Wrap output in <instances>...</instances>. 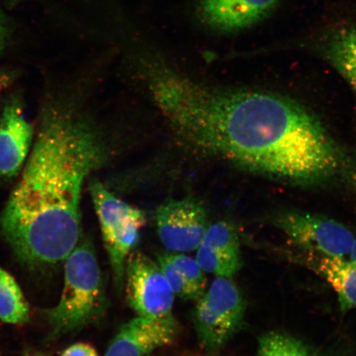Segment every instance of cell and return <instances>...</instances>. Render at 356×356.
<instances>
[{
  "label": "cell",
  "instance_id": "obj_1",
  "mask_svg": "<svg viewBox=\"0 0 356 356\" xmlns=\"http://www.w3.org/2000/svg\"><path fill=\"white\" fill-rule=\"evenodd\" d=\"M146 81L178 139L191 149L291 184L317 185L343 172V154L304 106L277 93L209 86L165 65Z\"/></svg>",
  "mask_w": 356,
  "mask_h": 356
},
{
  "label": "cell",
  "instance_id": "obj_17",
  "mask_svg": "<svg viewBox=\"0 0 356 356\" xmlns=\"http://www.w3.org/2000/svg\"><path fill=\"white\" fill-rule=\"evenodd\" d=\"M165 252L172 265L188 284L195 300H197L207 289L206 273L200 267L197 259L186 255L185 253Z\"/></svg>",
  "mask_w": 356,
  "mask_h": 356
},
{
  "label": "cell",
  "instance_id": "obj_11",
  "mask_svg": "<svg viewBox=\"0 0 356 356\" xmlns=\"http://www.w3.org/2000/svg\"><path fill=\"white\" fill-rule=\"evenodd\" d=\"M33 135L19 102H8L0 119V177H12L19 172L29 158Z\"/></svg>",
  "mask_w": 356,
  "mask_h": 356
},
{
  "label": "cell",
  "instance_id": "obj_22",
  "mask_svg": "<svg viewBox=\"0 0 356 356\" xmlns=\"http://www.w3.org/2000/svg\"><path fill=\"white\" fill-rule=\"evenodd\" d=\"M8 79L4 75L0 74V93L2 92L3 86H6Z\"/></svg>",
  "mask_w": 356,
  "mask_h": 356
},
{
  "label": "cell",
  "instance_id": "obj_4",
  "mask_svg": "<svg viewBox=\"0 0 356 356\" xmlns=\"http://www.w3.org/2000/svg\"><path fill=\"white\" fill-rule=\"evenodd\" d=\"M193 323L200 346L216 354L241 328L246 302L231 277H217L197 300Z\"/></svg>",
  "mask_w": 356,
  "mask_h": 356
},
{
  "label": "cell",
  "instance_id": "obj_14",
  "mask_svg": "<svg viewBox=\"0 0 356 356\" xmlns=\"http://www.w3.org/2000/svg\"><path fill=\"white\" fill-rule=\"evenodd\" d=\"M29 308L19 284L10 274L0 268V320L19 324L28 321Z\"/></svg>",
  "mask_w": 356,
  "mask_h": 356
},
{
  "label": "cell",
  "instance_id": "obj_7",
  "mask_svg": "<svg viewBox=\"0 0 356 356\" xmlns=\"http://www.w3.org/2000/svg\"><path fill=\"white\" fill-rule=\"evenodd\" d=\"M124 288L128 305L140 317L165 318L172 316L175 295L157 261L142 253L128 257Z\"/></svg>",
  "mask_w": 356,
  "mask_h": 356
},
{
  "label": "cell",
  "instance_id": "obj_10",
  "mask_svg": "<svg viewBox=\"0 0 356 356\" xmlns=\"http://www.w3.org/2000/svg\"><path fill=\"white\" fill-rule=\"evenodd\" d=\"M197 259L204 273L232 277L243 265L237 229L228 221L210 225L197 249Z\"/></svg>",
  "mask_w": 356,
  "mask_h": 356
},
{
  "label": "cell",
  "instance_id": "obj_19",
  "mask_svg": "<svg viewBox=\"0 0 356 356\" xmlns=\"http://www.w3.org/2000/svg\"><path fill=\"white\" fill-rule=\"evenodd\" d=\"M11 22L6 13L0 7V55L6 50L12 38L13 28Z\"/></svg>",
  "mask_w": 356,
  "mask_h": 356
},
{
  "label": "cell",
  "instance_id": "obj_8",
  "mask_svg": "<svg viewBox=\"0 0 356 356\" xmlns=\"http://www.w3.org/2000/svg\"><path fill=\"white\" fill-rule=\"evenodd\" d=\"M154 220L160 242L171 252L197 250L210 226L206 209L191 197L160 204Z\"/></svg>",
  "mask_w": 356,
  "mask_h": 356
},
{
  "label": "cell",
  "instance_id": "obj_13",
  "mask_svg": "<svg viewBox=\"0 0 356 356\" xmlns=\"http://www.w3.org/2000/svg\"><path fill=\"white\" fill-rule=\"evenodd\" d=\"M309 254L316 257L310 264L337 292L341 310L356 309V266L341 257Z\"/></svg>",
  "mask_w": 356,
  "mask_h": 356
},
{
  "label": "cell",
  "instance_id": "obj_5",
  "mask_svg": "<svg viewBox=\"0 0 356 356\" xmlns=\"http://www.w3.org/2000/svg\"><path fill=\"white\" fill-rule=\"evenodd\" d=\"M89 189L114 282L120 284L124 282L127 258L139 243L140 230L145 225V213L115 197L100 181H92Z\"/></svg>",
  "mask_w": 356,
  "mask_h": 356
},
{
  "label": "cell",
  "instance_id": "obj_3",
  "mask_svg": "<svg viewBox=\"0 0 356 356\" xmlns=\"http://www.w3.org/2000/svg\"><path fill=\"white\" fill-rule=\"evenodd\" d=\"M108 300L95 246L83 238L65 265L64 288L58 305L48 311L51 337L79 330L104 314Z\"/></svg>",
  "mask_w": 356,
  "mask_h": 356
},
{
  "label": "cell",
  "instance_id": "obj_21",
  "mask_svg": "<svg viewBox=\"0 0 356 356\" xmlns=\"http://www.w3.org/2000/svg\"><path fill=\"white\" fill-rule=\"evenodd\" d=\"M350 254V261L353 262V264L356 266V238H355V241L353 245V248H351Z\"/></svg>",
  "mask_w": 356,
  "mask_h": 356
},
{
  "label": "cell",
  "instance_id": "obj_18",
  "mask_svg": "<svg viewBox=\"0 0 356 356\" xmlns=\"http://www.w3.org/2000/svg\"><path fill=\"white\" fill-rule=\"evenodd\" d=\"M156 261L161 268L176 297L184 300H195L188 284L169 260L166 252L157 253Z\"/></svg>",
  "mask_w": 356,
  "mask_h": 356
},
{
  "label": "cell",
  "instance_id": "obj_2",
  "mask_svg": "<svg viewBox=\"0 0 356 356\" xmlns=\"http://www.w3.org/2000/svg\"><path fill=\"white\" fill-rule=\"evenodd\" d=\"M96 133L72 111H44L19 182L0 216V233L21 260L54 265L82 238V188L100 165Z\"/></svg>",
  "mask_w": 356,
  "mask_h": 356
},
{
  "label": "cell",
  "instance_id": "obj_23",
  "mask_svg": "<svg viewBox=\"0 0 356 356\" xmlns=\"http://www.w3.org/2000/svg\"><path fill=\"white\" fill-rule=\"evenodd\" d=\"M34 356H43V355H34Z\"/></svg>",
  "mask_w": 356,
  "mask_h": 356
},
{
  "label": "cell",
  "instance_id": "obj_15",
  "mask_svg": "<svg viewBox=\"0 0 356 356\" xmlns=\"http://www.w3.org/2000/svg\"><path fill=\"white\" fill-rule=\"evenodd\" d=\"M328 56L356 92V29L342 31L332 40Z\"/></svg>",
  "mask_w": 356,
  "mask_h": 356
},
{
  "label": "cell",
  "instance_id": "obj_9",
  "mask_svg": "<svg viewBox=\"0 0 356 356\" xmlns=\"http://www.w3.org/2000/svg\"><path fill=\"white\" fill-rule=\"evenodd\" d=\"M179 326L172 317H140L122 325L111 341L105 356H146L175 341Z\"/></svg>",
  "mask_w": 356,
  "mask_h": 356
},
{
  "label": "cell",
  "instance_id": "obj_6",
  "mask_svg": "<svg viewBox=\"0 0 356 356\" xmlns=\"http://www.w3.org/2000/svg\"><path fill=\"white\" fill-rule=\"evenodd\" d=\"M274 225L304 251L312 254L341 257L349 255L355 236L335 220L302 211H284Z\"/></svg>",
  "mask_w": 356,
  "mask_h": 356
},
{
  "label": "cell",
  "instance_id": "obj_12",
  "mask_svg": "<svg viewBox=\"0 0 356 356\" xmlns=\"http://www.w3.org/2000/svg\"><path fill=\"white\" fill-rule=\"evenodd\" d=\"M279 0H202L204 24L222 33H233L255 24L268 15Z\"/></svg>",
  "mask_w": 356,
  "mask_h": 356
},
{
  "label": "cell",
  "instance_id": "obj_20",
  "mask_svg": "<svg viewBox=\"0 0 356 356\" xmlns=\"http://www.w3.org/2000/svg\"><path fill=\"white\" fill-rule=\"evenodd\" d=\"M61 356H99L91 345L77 343L68 347Z\"/></svg>",
  "mask_w": 356,
  "mask_h": 356
},
{
  "label": "cell",
  "instance_id": "obj_16",
  "mask_svg": "<svg viewBox=\"0 0 356 356\" xmlns=\"http://www.w3.org/2000/svg\"><path fill=\"white\" fill-rule=\"evenodd\" d=\"M257 356H312L309 350L286 333L270 332L259 338Z\"/></svg>",
  "mask_w": 356,
  "mask_h": 356
}]
</instances>
